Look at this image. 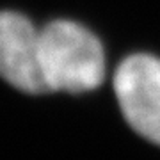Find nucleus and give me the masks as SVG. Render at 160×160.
Listing matches in <instances>:
<instances>
[{
	"label": "nucleus",
	"mask_w": 160,
	"mask_h": 160,
	"mask_svg": "<svg viewBox=\"0 0 160 160\" xmlns=\"http://www.w3.org/2000/svg\"><path fill=\"white\" fill-rule=\"evenodd\" d=\"M41 68L48 92H86L105 77L102 43L91 30L69 20L41 29Z\"/></svg>",
	"instance_id": "f257e3e1"
},
{
	"label": "nucleus",
	"mask_w": 160,
	"mask_h": 160,
	"mask_svg": "<svg viewBox=\"0 0 160 160\" xmlns=\"http://www.w3.org/2000/svg\"><path fill=\"white\" fill-rule=\"evenodd\" d=\"M114 91L125 119L144 139L160 146V61L130 55L114 75Z\"/></svg>",
	"instance_id": "f03ea898"
},
{
	"label": "nucleus",
	"mask_w": 160,
	"mask_h": 160,
	"mask_svg": "<svg viewBox=\"0 0 160 160\" xmlns=\"http://www.w3.org/2000/svg\"><path fill=\"white\" fill-rule=\"evenodd\" d=\"M0 77L18 91L48 92L41 68V29L18 12H0Z\"/></svg>",
	"instance_id": "7ed1b4c3"
}]
</instances>
